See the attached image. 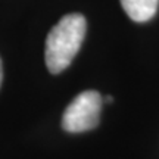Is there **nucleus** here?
<instances>
[{"label":"nucleus","instance_id":"f257e3e1","mask_svg":"<svg viewBox=\"0 0 159 159\" xmlns=\"http://www.w3.org/2000/svg\"><path fill=\"white\" fill-rule=\"evenodd\" d=\"M87 30L85 18L80 13H69L50 30L46 39V66L52 74H59L69 66L80 47Z\"/></svg>","mask_w":159,"mask_h":159},{"label":"nucleus","instance_id":"f03ea898","mask_svg":"<svg viewBox=\"0 0 159 159\" xmlns=\"http://www.w3.org/2000/svg\"><path fill=\"white\" fill-rule=\"evenodd\" d=\"M102 96L99 91L85 90L80 93L65 109L62 127L68 133H84L93 130L100 119Z\"/></svg>","mask_w":159,"mask_h":159},{"label":"nucleus","instance_id":"7ed1b4c3","mask_svg":"<svg viewBox=\"0 0 159 159\" xmlns=\"http://www.w3.org/2000/svg\"><path fill=\"white\" fill-rule=\"evenodd\" d=\"M159 0H121L125 13L136 22H146L155 16Z\"/></svg>","mask_w":159,"mask_h":159},{"label":"nucleus","instance_id":"20e7f679","mask_svg":"<svg viewBox=\"0 0 159 159\" xmlns=\"http://www.w3.org/2000/svg\"><path fill=\"white\" fill-rule=\"evenodd\" d=\"M3 81V63H2V57H0V85Z\"/></svg>","mask_w":159,"mask_h":159}]
</instances>
